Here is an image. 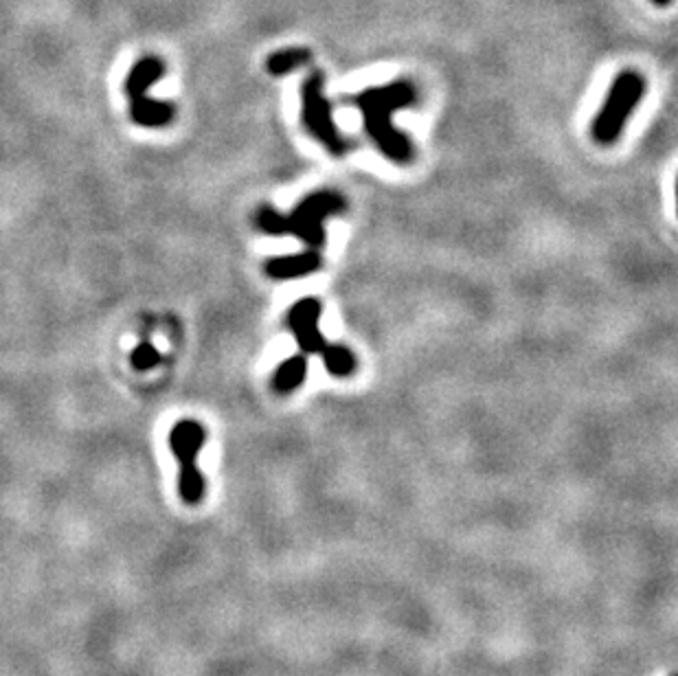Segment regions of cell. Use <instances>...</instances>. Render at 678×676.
Segmentation results:
<instances>
[{"instance_id":"1","label":"cell","mask_w":678,"mask_h":676,"mask_svg":"<svg viewBox=\"0 0 678 676\" xmlns=\"http://www.w3.org/2000/svg\"><path fill=\"white\" fill-rule=\"evenodd\" d=\"M417 101V90L409 80H395L384 86H371L352 97L360 110L367 137L376 150L395 165H409L415 156L413 143L404 132L393 126V115Z\"/></svg>"},{"instance_id":"11","label":"cell","mask_w":678,"mask_h":676,"mask_svg":"<svg viewBox=\"0 0 678 676\" xmlns=\"http://www.w3.org/2000/svg\"><path fill=\"white\" fill-rule=\"evenodd\" d=\"M312 62V53L308 49L301 47H292V49H281L268 55L266 60V71L273 77H284L292 71L301 69V66Z\"/></svg>"},{"instance_id":"5","label":"cell","mask_w":678,"mask_h":676,"mask_svg":"<svg viewBox=\"0 0 678 676\" xmlns=\"http://www.w3.org/2000/svg\"><path fill=\"white\" fill-rule=\"evenodd\" d=\"M207 428L198 420H180L169 431V448L178 459V494L183 503L198 505L207 494V481L198 470L196 457L207 444Z\"/></svg>"},{"instance_id":"7","label":"cell","mask_w":678,"mask_h":676,"mask_svg":"<svg viewBox=\"0 0 678 676\" xmlns=\"http://www.w3.org/2000/svg\"><path fill=\"white\" fill-rule=\"evenodd\" d=\"M323 259L321 253L308 249V251H301L295 255H284V257H273L268 259L264 270L270 279H279V281H286V279H299L305 275H312L316 270L321 268Z\"/></svg>"},{"instance_id":"8","label":"cell","mask_w":678,"mask_h":676,"mask_svg":"<svg viewBox=\"0 0 678 676\" xmlns=\"http://www.w3.org/2000/svg\"><path fill=\"white\" fill-rule=\"evenodd\" d=\"M176 117V106L172 101H161L148 95L130 99V119L141 128H165Z\"/></svg>"},{"instance_id":"14","label":"cell","mask_w":678,"mask_h":676,"mask_svg":"<svg viewBox=\"0 0 678 676\" xmlns=\"http://www.w3.org/2000/svg\"><path fill=\"white\" fill-rule=\"evenodd\" d=\"M650 3H652V5H657V7H668V5L672 3V0H650Z\"/></svg>"},{"instance_id":"3","label":"cell","mask_w":678,"mask_h":676,"mask_svg":"<svg viewBox=\"0 0 678 676\" xmlns=\"http://www.w3.org/2000/svg\"><path fill=\"white\" fill-rule=\"evenodd\" d=\"M646 95V77L639 71H621L610 84L604 104L593 121L591 134L595 143L613 145L624 132L626 121Z\"/></svg>"},{"instance_id":"12","label":"cell","mask_w":678,"mask_h":676,"mask_svg":"<svg viewBox=\"0 0 678 676\" xmlns=\"http://www.w3.org/2000/svg\"><path fill=\"white\" fill-rule=\"evenodd\" d=\"M321 358H323V365L327 369V374L334 376V378H349V376H354V371L358 367L354 352L349 347H345V345L327 343L323 347Z\"/></svg>"},{"instance_id":"10","label":"cell","mask_w":678,"mask_h":676,"mask_svg":"<svg viewBox=\"0 0 678 676\" xmlns=\"http://www.w3.org/2000/svg\"><path fill=\"white\" fill-rule=\"evenodd\" d=\"M305 376H308V360H305V356H290L275 369L270 387H273L277 396H290L303 385Z\"/></svg>"},{"instance_id":"6","label":"cell","mask_w":678,"mask_h":676,"mask_svg":"<svg viewBox=\"0 0 678 676\" xmlns=\"http://www.w3.org/2000/svg\"><path fill=\"white\" fill-rule=\"evenodd\" d=\"M321 301L314 297H303L295 306L288 310L286 325L288 330L295 336V341L303 354H321L323 347L327 345L325 336L319 330L321 319Z\"/></svg>"},{"instance_id":"13","label":"cell","mask_w":678,"mask_h":676,"mask_svg":"<svg viewBox=\"0 0 678 676\" xmlns=\"http://www.w3.org/2000/svg\"><path fill=\"white\" fill-rule=\"evenodd\" d=\"M130 363L137 371H148L161 363V354L156 352V347L152 343H141L139 347L132 349Z\"/></svg>"},{"instance_id":"9","label":"cell","mask_w":678,"mask_h":676,"mask_svg":"<svg viewBox=\"0 0 678 676\" xmlns=\"http://www.w3.org/2000/svg\"><path fill=\"white\" fill-rule=\"evenodd\" d=\"M165 75V64L154 58V55H148V58H141L137 64L132 66L128 77H126V95L139 97V95H148V90L158 82L163 80Z\"/></svg>"},{"instance_id":"4","label":"cell","mask_w":678,"mask_h":676,"mask_svg":"<svg viewBox=\"0 0 678 676\" xmlns=\"http://www.w3.org/2000/svg\"><path fill=\"white\" fill-rule=\"evenodd\" d=\"M301 121L305 132L319 141L332 156H345L354 148V141L336 128L332 117V104L325 97L323 71H312L301 86Z\"/></svg>"},{"instance_id":"2","label":"cell","mask_w":678,"mask_h":676,"mask_svg":"<svg viewBox=\"0 0 678 676\" xmlns=\"http://www.w3.org/2000/svg\"><path fill=\"white\" fill-rule=\"evenodd\" d=\"M347 209V200L343 194L332 189H321L305 196L299 205L290 213H279L277 209L262 205L255 211V227L266 233L281 238V235H292L301 240L308 249L321 251L327 244L325 220L341 216Z\"/></svg>"}]
</instances>
